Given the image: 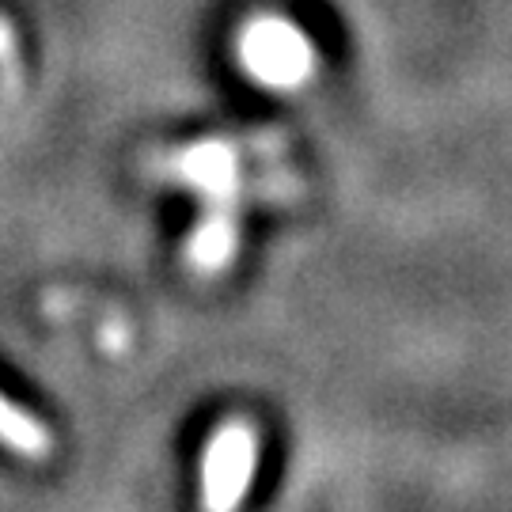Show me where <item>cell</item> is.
I'll use <instances>...</instances> for the list:
<instances>
[{
  "label": "cell",
  "instance_id": "1",
  "mask_svg": "<svg viewBox=\"0 0 512 512\" xmlns=\"http://www.w3.org/2000/svg\"><path fill=\"white\" fill-rule=\"evenodd\" d=\"M236 57L239 69L266 92H296L311 84V76L319 69L315 42L293 19L274 16V12H258L239 27Z\"/></svg>",
  "mask_w": 512,
  "mask_h": 512
},
{
  "label": "cell",
  "instance_id": "2",
  "mask_svg": "<svg viewBox=\"0 0 512 512\" xmlns=\"http://www.w3.org/2000/svg\"><path fill=\"white\" fill-rule=\"evenodd\" d=\"M262 440L247 418H228L205 440L202 456V505L209 512L236 509L247 497L258 471Z\"/></svg>",
  "mask_w": 512,
  "mask_h": 512
},
{
  "label": "cell",
  "instance_id": "3",
  "mask_svg": "<svg viewBox=\"0 0 512 512\" xmlns=\"http://www.w3.org/2000/svg\"><path fill=\"white\" fill-rule=\"evenodd\" d=\"M160 175L167 183L190 186L202 194L205 205H236L243 198V167L239 152L228 141H194L160 160Z\"/></svg>",
  "mask_w": 512,
  "mask_h": 512
},
{
  "label": "cell",
  "instance_id": "4",
  "mask_svg": "<svg viewBox=\"0 0 512 512\" xmlns=\"http://www.w3.org/2000/svg\"><path fill=\"white\" fill-rule=\"evenodd\" d=\"M239 251L236 205H205L202 220L186 239V258L198 274H220Z\"/></svg>",
  "mask_w": 512,
  "mask_h": 512
},
{
  "label": "cell",
  "instance_id": "5",
  "mask_svg": "<svg viewBox=\"0 0 512 512\" xmlns=\"http://www.w3.org/2000/svg\"><path fill=\"white\" fill-rule=\"evenodd\" d=\"M0 444H8L12 452L27 459H42L50 452V429L35 414L12 403L4 391H0Z\"/></svg>",
  "mask_w": 512,
  "mask_h": 512
},
{
  "label": "cell",
  "instance_id": "6",
  "mask_svg": "<svg viewBox=\"0 0 512 512\" xmlns=\"http://www.w3.org/2000/svg\"><path fill=\"white\" fill-rule=\"evenodd\" d=\"M16 61V35L8 27V19H0V69Z\"/></svg>",
  "mask_w": 512,
  "mask_h": 512
}]
</instances>
